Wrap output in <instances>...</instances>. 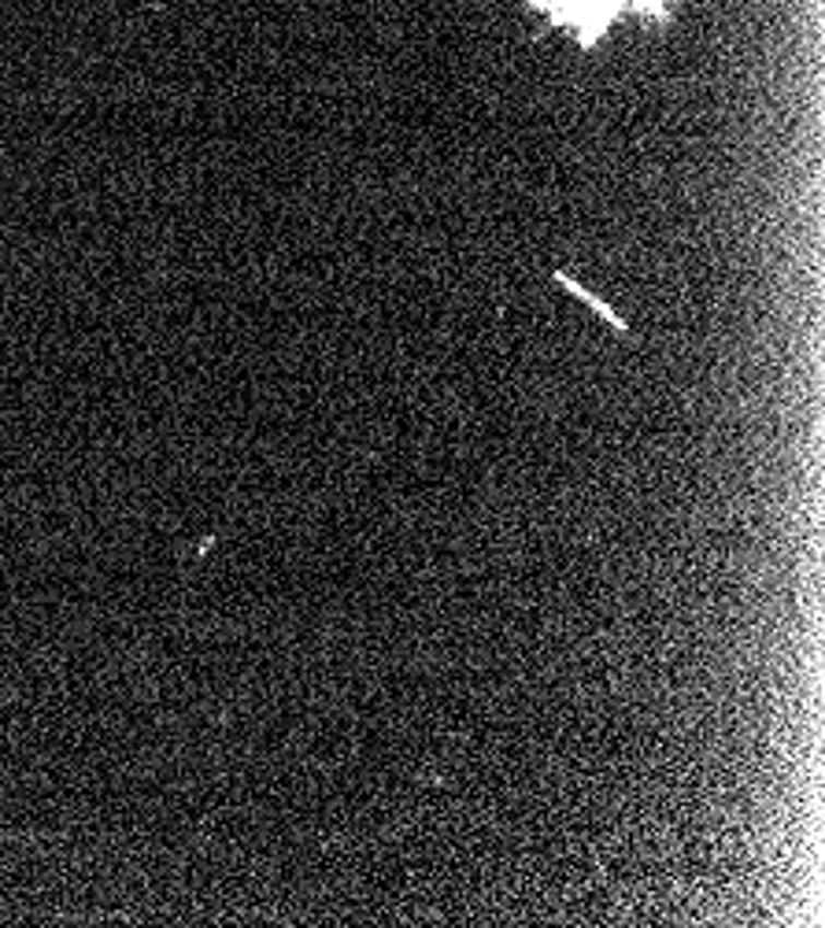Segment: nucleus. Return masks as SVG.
Here are the masks:
<instances>
[{
  "label": "nucleus",
  "instance_id": "obj_1",
  "mask_svg": "<svg viewBox=\"0 0 825 928\" xmlns=\"http://www.w3.org/2000/svg\"><path fill=\"white\" fill-rule=\"evenodd\" d=\"M559 31L574 34L582 45H596L622 19H656L662 23L670 12V0H529Z\"/></svg>",
  "mask_w": 825,
  "mask_h": 928
}]
</instances>
